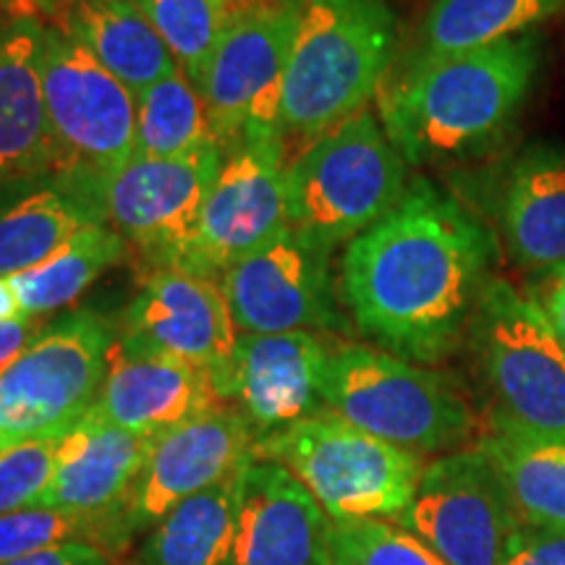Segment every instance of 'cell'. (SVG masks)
I'll return each mask as SVG.
<instances>
[{"label":"cell","mask_w":565,"mask_h":565,"mask_svg":"<svg viewBox=\"0 0 565 565\" xmlns=\"http://www.w3.org/2000/svg\"><path fill=\"white\" fill-rule=\"evenodd\" d=\"M498 257L494 233L429 181L345 246L341 291L353 322L380 349L437 364L458 349Z\"/></svg>","instance_id":"obj_1"},{"label":"cell","mask_w":565,"mask_h":565,"mask_svg":"<svg viewBox=\"0 0 565 565\" xmlns=\"http://www.w3.org/2000/svg\"><path fill=\"white\" fill-rule=\"evenodd\" d=\"M540 68L536 32L443 58H408L377 92L380 124L412 166L477 158L513 129Z\"/></svg>","instance_id":"obj_2"},{"label":"cell","mask_w":565,"mask_h":565,"mask_svg":"<svg viewBox=\"0 0 565 565\" xmlns=\"http://www.w3.org/2000/svg\"><path fill=\"white\" fill-rule=\"evenodd\" d=\"M395 58L387 0H303L286 71L280 139L307 147L366 110Z\"/></svg>","instance_id":"obj_3"},{"label":"cell","mask_w":565,"mask_h":565,"mask_svg":"<svg viewBox=\"0 0 565 565\" xmlns=\"http://www.w3.org/2000/svg\"><path fill=\"white\" fill-rule=\"evenodd\" d=\"M406 166L380 118L356 113L286 166L288 228L324 254L351 244L406 194Z\"/></svg>","instance_id":"obj_4"},{"label":"cell","mask_w":565,"mask_h":565,"mask_svg":"<svg viewBox=\"0 0 565 565\" xmlns=\"http://www.w3.org/2000/svg\"><path fill=\"white\" fill-rule=\"evenodd\" d=\"M254 458L286 466L328 519H398L412 505L427 466L335 414H312L257 437Z\"/></svg>","instance_id":"obj_5"},{"label":"cell","mask_w":565,"mask_h":565,"mask_svg":"<svg viewBox=\"0 0 565 565\" xmlns=\"http://www.w3.org/2000/svg\"><path fill=\"white\" fill-rule=\"evenodd\" d=\"M322 404L353 427L416 456L450 450L475 433L471 406L448 377L364 345L330 351Z\"/></svg>","instance_id":"obj_6"},{"label":"cell","mask_w":565,"mask_h":565,"mask_svg":"<svg viewBox=\"0 0 565 565\" xmlns=\"http://www.w3.org/2000/svg\"><path fill=\"white\" fill-rule=\"evenodd\" d=\"M303 0H236L200 92L223 154L280 141V105Z\"/></svg>","instance_id":"obj_7"},{"label":"cell","mask_w":565,"mask_h":565,"mask_svg":"<svg viewBox=\"0 0 565 565\" xmlns=\"http://www.w3.org/2000/svg\"><path fill=\"white\" fill-rule=\"evenodd\" d=\"M118 330L92 309H76L40 330L0 374L3 448L58 437L92 412L100 395Z\"/></svg>","instance_id":"obj_8"},{"label":"cell","mask_w":565,"mask_h":565,"mask_svg":"<svg viewBox=\"0 0 565 565\" xmlns=\"http://www.w3.org/2000/svg\"><path fill=\"white\" fill-rule=\"evenodd\" d=\"M498 408L529 433L565 437V345L526 294L487 280L469 324Z\"/></svg>","instance_id":"obj_9"},{"label":"cell","mask_w":565,"mask_h":565,"mask_svg":"<svg viewBox=\"0 0 565 565\" xmlns=\"http://www.w3.org/2000/svg\"><path fill=\"white\" fill-rule=\"evenodd\" d=\"M47 126L53 171L95 181L137 154V95L82 42L45 24Z\"/></svg>","instance_id":"obj_10"},{"label":"cell","mask_w":565,"mask_h":565,"mask_svg":"<svg viewBox=\"0 0 565 565\" xmlns=\"http://www.w3.org/2000/svg\"><path fill=\"white\" fill-rule=\"evenodd\" d=\"M398 526L445 565H503L524 521L490 458L471 448L424 469Z\"/></svg>","instance_id":"obj_11"},{"label":"cell","mask_w":565,"mask_h":565,"mask_svg":"<svg viewBox=\"0 0 565 565\" xmlns=\"http://www.w3.org/2000/svg\"><path fill=\"white\" fill-rule=\"evenodd\" d=\"M223 166L217 145L186 158L134 154L116 171L92 181L103 221L141 254L171 270Z\"/></svg>","instance_id":"obj_12"},{"label":"cell","mask_w":565,"mask_h":565,"mask_svg":"<svg viewBox=\"0 0 565 565\" xmlns=\"http://www.w3.org/2000/svg\"><path fill=\"white\" fill-rule=\"evenodd\" d=\"M286 147L238 145L223 154L200 217L171 270L212 278L278 236L286 215Z\"/></svg>","instance_id":"obj_13"},{"label":"cell","mask_w":565,"mask_h":565,"mask_svg":"<svg viewBox=\"0 0 565 565\" xmlns=\"http://www.w3.org/2000/svg\"><path fill=\"white\" fill-rule=\"evenodd\" d=\"M257 429L242 408L215 406L154 437L150 458L116 519L124 545L183 500L236 477L254 458Z\"/></svg>","instance_id":"obj_14"},{"label":"cell","mask_w":565,"mask_h":565,"mask_svg":"<svg viewBox=\"0 0 565 565\" xmlns=\"http://www.w3.org/2000/svg\"><path fill=\"white\" fill-rule=\"evenodd\" d=\"M118 341L202 366L231 401L238 333L223 288L212 278L154 270L126 307Z\"/></svg>","instance_id":"obj_15"},{"label":"cell","mask_w":565,"mask_h":565,"mask_svg":"<svg viewBox=\"0 0 565 565\" xmlns=\"http://www.w3.org/2000/svg\"><path fill=\"white\" fill-rule=\"evenodd\" d=\"M324 254L282 228L263 249L223 275V294L242 333L345 330Z\"/></svg>","instance_id":"obj_16"},{"label":"cell","mask_w":565,"mask_h":565,"mask_svg":"<svg viewBox=\"0 0 565 565\" xmlns=\"http://www.w3.org/2000/svg\"><path fill=\"white\" fill-rule=\"evenodd\" d=\"M228 565H330L328 513L286 466L252 458L238 471Z\"/></svg>","instance_id":"obj_17"},{"label":"cell","mask_w":565,"mask_h":565,"mask_svg":"<svg viewBox=\"0 0 565 565\" xmlns=\"http://www.w3.org/2000/svg\"><path fill=\"white\" fill-rule=\"evenodd\" d=\"M215 406H223V401L202 366L168 353L131 349L116 338L92 412L126 433L158 437Z\"/></svg>","instance_id":"obj_18"},{"label":"cell","mask_w":565,"mask_h":565,"mask_svg":"<svg viewBox=\"0 0 565 565\" xmlns=\"http://www.w3.org/2000/svg\"><path fill=\"white\" fill-rule=\"evenodd\" d=\"M328 359V345L309 330L238 335L231 401L259 437L307 419L322 404Z\"/></svg>","instance_id":"obj_19"},{"label":"cell","mask_w":565,"mask_h":565,"mask_svg":"<svg viewBox=\"0 0 565 565\" xmlns=\"http://www.w3.org/2000/svg\"><path fill=\"white\" fill-rule=\"evenodd\" d=\"M154 437H141L84 414L55 443V471L38 508L82 515H116L150 458Z\"/></svg>","instance_id":"obj_20"},{"label":"cell","mask_w":565,"mask_h":565,"mask_svg":"<svg viewBox=\"0 0 565 565\" xmlns=\"http://www.w3.org/2000/svg\"><path fill=\"white\" fill-rule=\"evenodd\" d=\"M45 24L9 19L0 24V183L53 171L47 126Z\"/></svg>","instance_id":"obj_21"},{"label":"cell","mask_w":565,"mask_h":565,"mask_svg":"<svg viewBox=\"0 0 565 565\" xmlns=\"http://www.w3.org/2000/svg\"><path fill=\"white\" fill-rule=\"evenodd\" d=\"M500 225L519 265H565V147L536 145L519 154L505 175Z\"/></svg>","instance_id":"obj_22"},{"label":"cell","mask_w":565,"mask_h":565,"mask_svg":"<svg viewBox=\"0 0 565 565\" xmlns=\"http://www.w3.org/2000/svg\"><path fill=\"white\" fill-rule=\"evenodd\" d=\"M51 26L82 42L134 95L181 68L134 0H66Z\"/></svg>","instance_id":"obj_23"},{"label":"cell","mask_w":565,"mask_h":565,"mask_svg":"<svg viewBox=\"0 0 565 565\" xmlns=\"http://www.w3.org/2000/svg\"><path fill=\"white\" fill-rule=\"evenodd\" d=\"M95 223L105 221L92 181L51 175L0 207V278L32 270Z\"/></svg>","instance_id":"obj_24"},{"label":"cell","mask_w":565,"mask_h":565,"mask_svg":"<svg viewBox=\"0 0 565 565\" xmlns=\"http://www.w3.org/2000/svg\"><path fill=\"white\" fill-rule=\"evenodd\" d=\"M477 448L490 458L526 526L565 532V437L529 433L492 414Z\"/></svg>","instance_id":"obj_25"},{"label":"cell","mask_w":565,"mask_h":565,"mask_svg":"<svg viewBox=\"0 0 565 565\" xmlns=\"http://www.w3.org/2000/svg\"><path fill=\"white\" fill-rule=\"evenodd\" d=\"M565 13V0H433L412 61L443 58L536 32Z\"/></svg>","instance_id":"obj_26"},{"label":"cell","mask_w":565,"mask_h":565,"mask_svg":"<svg viewBox=\"0 0 565 565\" xmlns=\"http://www.w3.org/2000/svg\"><path fill=\"white\" fill-rule=\"evenodd\" d=\"M236 505L238 475L183 500L147 536L137 565H228Z\"/></svg>","instance_id":"obj_27"},{"label":"cell","mask_w":565,"mask_h":565,"mask_svg":"<svg viewBox=\"0 0 565 565\" xmlns=\"http://www.w3.org/2000/svg\"><path fill=\"white\" fill-rule=\"evenodd\" d=\"M126 254H129V242L121 233L105 223L87 225L45 263L13 275L11 286L19 296L21 315L40 320L68 307L110 267L124 263Z\"/></svg>","instance_id":"obj_28"},{"label":"cell","mask_w":565,"mask_h":565,"mask_svg":"<svg viewBox=\"0 0 565 565\" xmlns=\"http://www.w3.org/2000/svg\"><path fill=\"white\" fill-rule=\"evenodd\" d=\"M215 145L202 92L183 71L137 95V154L186 158Z\"/></svg>","instance_id":"obj_29"},{"label":"cell","mask_w":565,"mask_h":565,"mask_svg":"<svg viewBox=\"0 0 565 565\" xmlns=\"http://www.w3.org/2000/svg\"><path fill=\"white\" fill-rule=\"evenodd\" d=\"M150 19L183 74L200 89L236 0H134Z\"/></svg>","instance_id":"obj_30"},{"label":"cell","mask_w":565,"mask_h":565,"mask_svg":"<svg viewBox=\"0 0 565 565\" xmlns=\"http://www.w3.org/2000/svg\"><path fill=\"white\" fill-rule=\"evenodd\" d=\"M71 542L124 547L113 515L100 519L61 508H24L0 515V565Z\"/></svg>","instance_id":"obj_31"},{"label":"cell","mask_w":565,"mask_h":565,"mask_svg":"<svg viewBox=\"0 0 565 565\" xmlns=\"http://www.w3.org/2000/svg\"><path fill=\"white\" fill-rule=\"evenodd\" d=\"M330 565H445L424 542L387 521H330Z\"/></svg>","instance_id":"obj_32"},{"label":"cell","mask_w":565,"mask_h":565,"mask_svg":"<svg viewBox=\"0 0 565 565\" xmlns=\"http://www.w3.org/2000/svg\"><path fill=\"white\" fill-rule=\"evenodd\" d=\"M58 437H34L0 454V515L40 505L53 482Z\"/></svg>","instance_id":"obj_33"},{"label":"cell","mask_w":565,"mask_h":565,"mask_svg":"<svg viewBox=\"0 0 565 565\" xmlns=\"http://www.w3.org/2000/svg\"><path fill=\"white\" fill-rule=\"evenodd\" d=\"M503 565H565V532L524 524Z\"/></svg>","instance_id":"obj_34"},{"label":"cell","mask_w":565,"mask_h":565,"mask_svg":"<svg viewBox=\"0 0 565 565\" xmlns=\"http://www.w3.org/2000/svg\"><path fill=\"white\" fill-rule=\"evenodd\" d=\"M526 296L545 312L553 330L565 345V265L540 270L529 282Z\"/></svg>","instance_id":"obj_35"},{"label":"cell","mask_w":565,"mask_h":565,"mask_svg":"<svg viewBox=\"0 0 565 565\" xmlns=\"http://www.w3.org/2000/svg\"><path fill=\"white\" fill-rule=\"evenodd\" d=\"M3 565H110V555L100 545L87 542H71V545L47 547L42 553L19 557Z\"/></svg>","instance_id":"obj_36"},{"label":"cell","mask_w":565,"mask_h":565,"mask_svg":"<svg viewBox=\"0 0 565 565\" xmlns=\"http://www.w3.org/2000/svg\"><path fill=\"white\" fill-rule=\"evenodd\" d=\"M40 330V320H34V317H17V320L0 324V374L30 349Z\"/></svg>","instance_id":"obj_37"},{"label":"cell","mask_w":565,"mask_h":565,"mask_svg":"<svg viewBox=\"0 0 565 565\" xmlns=\"http://www.w3.org/2000/svg\"><path fill=\"white\" fill-rule=\"evenodd\" d=\"M11 11V19H34L45 24V19H55L66 6V0H0Z\"/></svg>","instance_id":"obj_38"},{"label":"cell","mask_w":565,"mask_h":565,"mask_svg":"<svg viewBox=\"0 0 565 565\" xmlns=\"http://www.w3.org/2000/svg\"><path fill=\"white\" fill-rule=\"evenodd\" d=\"M17 317H24L21 315L19 296H17V291H13L11 278H0V324L9 322V320H17Z\"/></svg>","instance_id":"obj_39"},{"label":"cell","mask_w":565,"mask_h":565,"mask_svg":"<svg viewBox=\"0 0 565 565\" xmlns=\"http://www.w3.org/2000/svg\"><path fill=\"white\" fill-rule=\"evenodd\" d=\"M3 450H6V448H3V443H0V454H3Z\"/></svg>","instance_id":"obj_40"}]
</instances>
